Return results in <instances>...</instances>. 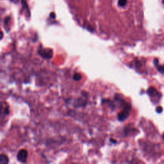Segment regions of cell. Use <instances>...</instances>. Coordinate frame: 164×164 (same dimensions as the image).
<instances>
[{
	"label": "cell",
	"instance_id": "obj_2",
	"mask_svg": "<svg viewBox=\"0 0 164 164\" xmlns=\"http://www.w3.org/2000/svg\"><path fill=\"white\" fill-rule=\"evenodd\" d=\"M38 53L42 57L46 59L51 58H52V56H53V51L51 49H42V48H41L38 50Z\"/></svg>",
	"mask_w": 164,
	"mask_h": 164
},
{
	"label": "cell",
	"instance_id": "obj_12",
	"mask_svg": "<svg viewBox=\"0 0 164 164\" xmlns=\"http://www.w3.org/2000/svg\"><path fill=\"white\" fill-rule=\"evenodd\" d=\"M49 17H50L51 19H54L55 18V14L54 12H51V13L50 14V15H49Z\"/></svg>",
	"mask_w": 164,
	"mask_h": 164
},
{
	"label": "cell",
	"instance_id": "obj_17",
	"mask_svg": "<svg viewBox=\"0 0 164 164\" xmlns=\"http://www.w3.org/2000/svg\"><path fill=\"white\" fill-rule=\"evenodd\" d=\"M162 3H163V4L164 5V0H162Z\"/></svg>",
	"mask_w": 164,
	"mask_h": 164
},
{
	"label": "cell",
	"instance_id": "obj_10",
	"mask_svg": "<svg viewBox=\"0 0 164 164\" xmlns=\"http://www.w3.org/2000/svg\"><path fill=\"white\" fill-rule=\"evenodd\" d=\"M157 69L160 73H164V65H157Z\"/></svg>",
	"mask_w": 164,
	"mask_h": 164
},
{
	"label": "cell",
	"instance_id": "obj_4",
	"mask_svg": "<svg viewBox=\"0 0 164 164\" xmlns=\"http://www.w3.org/2000/svg\"><path fill=\"white\" fill-rule=\"evenodd\" d=\"M0 113L4 115H8L9 114V106L7 103H0Z\"/></svg>",
	"mask_w": 164,
	"mask_h": 164
},
{
	"label": "cell",
	"instance_id": "obj_18",
	"mask_svg": "<svg viewBox=\"0 0 164 164\" xmlns=\"http://www.w3.org/2000/svg\"><path fill=\"white\" fill-rule=\"evenodd\" d=\"M163 140H164V134H163Z\"/></svg>",
	"mask_w": 164,
	"mask_h": 164
},
{
	"label": "cell",
	"instance_id": "obj_11",
	"mask_svg": "<svg viewBox=\"0 0 164 164\" xmlns=\"http://www.w3.org/2000/svg\"><path fill=\"white\" fill-rule=\"evenodd\" d=\"M162 111H163V108H162V107H158L156 108L157 113H159V114H160V113L162 112Z\"/></svg>",
	"mask_w": 164,
	"mask_h": 164
},
{
	"label": "cell",
	"instance_id": "obj_6",
	"mask_svg": "<svg viewBox=\"0 0 164 164\" xmlns=\"http://www.w3.org/2000/svg\"><path fill=\"white\" fill-rule=\"evenodd\" d=\"M9 162V159L8 156L5 154L0 155V163L6 164Z\"/></svg>",
	"mask_w": 164,
	"mask_h": 164
},
{
	"label": "cell",
	"instance_id": "obj_1",
	"mask_svg": "<svg viewBox=\"0 0 164 164\" xmlns=\"http://www.w3.org/2000/svg\"><path fill=\"white\" fill-rule=\"evenodd\" d=\"M131 107L128 104H126L124 107V108L122 111L119 113L117 115L118 120L120 121H123L126 120L128 117L129 115V111H130Z\"/></svg>",
	"mask_w": 164,
	"mask_h": 164
},
{
	"label": "cell",
	"instance_id": "obj_14",
	"mask_svg": "<svg viewBox=\"0 0 164 164\" xmlns=\"http://www.w3.org/2000/svg\"><path fill=\"white\" fill-rule=\"evenodd\" d=\"M3 37V34L2 31H0V40L2 39Z\"/></svg>",
	"mask_w": 164,
	"mask_h": 164
},
{
	"label": "cell",
	"instance_id": "obj_3",
	"mask_svg": "<svg viewBox=\"0 0 164 164\" xmlns=\"http://www.w3.org/2000/svg\"><path fill=\"white\" fill-rule=\"evenodd\" d=\"M28 153L25 149H21L17 155V159L21 162H26L27 160Z\"/></svg>",
	"mask_w": 164,
	"mask_h": 164
},
{
	"label": "cell",
	"instance_id": "obj_5",
	"mask_svg": "<svg viewBox=\"0 0 164 164\" xmlns=\"http://www.w3.org/2000/svg\"><path fill=\"white\" fill-rule=\"evenodd\" d=\"M21 5L23 6V9L24 10V11H26L27 14L28 15V16L30 17V9H29L28 5L27 0H21Z\"/></svg>",
	"mask_w": 164,
	"mask_h": 164
},
{
	"label": "cell",
	"instance_id": "obj_15",
	"mask_svg": "<svg viewBox=\"0 0 164 164\" xmlns=\"http://www.w3.org/2000/svg\"><path fill=\"white\" fill-rule=\"evenodd\" d=\"M10 1H12V2L14 3H17L19 2V0H10Z\"/></svg>",
	"mask_w": 164,
	"mask_h": 164
},
{
	"label": "cell",
	"instance_id": "obj_7",
	"mask_svg": "<svg viewBox=\"0 0 164 164\" xmlns=\"http://www.w3.org/2000/svg\"><path fill=\"white\" fill-rule=\"evenodd\" d=\"M147 93L149 95H150L152 97H156L157 95H158V92H157V90H156L155 88L153 87H150L149 89L147 90Z\"/></svg>",
	"mask_w": 164,
	"mask_h": 164
},
{
	"label": "cell",
	"instance_id": "obj_16",
	"mask_svg": "<svg viewBox=\"0 0 164 164\" xmlns=\"http://www.w3.org/2000/svg\"><path fill=\"white\" fill-rule=\"evenodd\" d=\"M110 141H111V142H112L116 143V141H115V140H112V139H111V140H110Z\"/></svg>",
	"mask_w": 164,
	"mask_h": 164
},
{
	"label": "cell",
	"instance_id": "obj_9",
	"mask_svg": "<svg viewBox=\"0 0 164 164\" xmlns=\"http://www.w3.org/2000/svg\"><path fill=\"white\" fill-rule=\"evenodd\" d=\"M81 78H82V76H81V74H79V73H76V74H74V76H73V80H74V81H76V82L80 80Z\"/></svg>",
	"mask_w": 164,
	"mask_h": 164
},
{
	"label": "cell",
	"instance_id": "obj_8",
	"mask_svg": "<svg viewBox=\"0 0 164 164\" xmlns=\"http://www.w3.org/2000/svg\"><path fill=\"white\" fill-rule=\"evenodd\" d=\"M128 1L127 0H119L118 1V5L119 6L121 7H124L127 5Z\"/></svg>",
	"mask_w": 164,
	"mask_h": 164
},
{
	"label": "cell",
	"instance_id": "obj_13",
	"mask_svg": "<svg viewBox=\"0 0 164 164\" xmlns=\"http://www.w3.org/2000/svg\"><path fill=\"white\" fill-rule=\"evenodd\" d=\"M154 64H155V65H157L158 64V60L157 58H155V60H154Z\"/></svg>",
	"mask_w": 164,
	"mask_h": 164
}]
</instances>
